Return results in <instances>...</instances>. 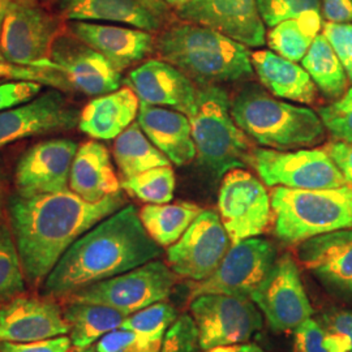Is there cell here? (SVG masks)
<instances>
[{"label":"cell","instance_id":"cell-6","mask_svg":"<svg viewBox=\"0 0 352 352\" xmlns=\"http://www.w3.org/2000/svg\"><path fill=\"white\" fill-rule=\"evenodd\" d=\"M274 232L286 244L352 228V186L330 189L274 187L270 195Z\"/></svg>","mask_w":352,"mask_h":352},{"label":"cell","instance_id":"cell-36","mask_svg":"<svg viewBox=\"0 0 352 352\" xmlns=\"http://www.w3.org/2000/svg\"><path fill=\"white\" fill-rule=\"evenodd\" d=\"M6 81H32L43 87L62 90L64 93L72 91L63 74L54 67L19 65L0 60V82Z\"/></svg>","mask_w":352,"mask_h":352},{"label":"cell","instance_id":"cell-44","mask_svg":"<svg viewBox=\"0 0 352 352\" xmlns=\"http://www.w3.org/2000/svg\"><path fill=\"white\" fill-rule=\"evenodd\" d=\"M71 349L72 342L69 336L25 343L0 340V352H69Z\"/></svg>","mask_w":352,"mask_h":352},{"label":"cell","instance_id":"cell-4","mask_svg":"<svg viewBox=\"0 0 352 352\" xmlns=\"http://www.w3.org/2000/svg\"><path fill=\"white\" fill-rule=\"evenodd\" d=\"M230 107L240 129L263 148L294 151L325 138V126L314 110L280 101L254 84L241 89Z\"/></svg>","mask_w":352,"mask_h":352},{"label":"cell","instance_id":"cell-50","mask_svg":"<svg viewBox=\"0 0 352 352\" xmlns=\"http://www.w3.org/2000/svg\"><path fill=\"white\" fill-rule=\"evenodd\" d=\"M11 1L12 0H0V32H1V26L4 23V19H6V14H7Z\"/></svg>","mask_w":352,"mask_h":352},{"label":"cell","instance_id":"cell-58","mask_svg":"<svg viewBox=\"0 0 352 352\" xmlns=\"http://www.w3.org/2000/svg\"><path fill=\"white\" fill-rule=\"evenodd\" d=\"M69 352H72V351H69ZM74 352H76V351H74Z\"/></svg>","mask_w":352,"mask_h":352},{"label":"cell","instance_id":"cell-48","mask_svg":"<svg viewBox=\"0 0 352 352\" xmlns=\"http://www.w3.org/2000/svg\"><path fill=\"white\" fill-rule=\"evenodd\" d=\"M10 197V175L3 162H0V217L4 215Z\"/></svg>","mask_w":352,"mask_h":352},{"label":"cell","instance_id":"cell-21","mask_svg":"<svg viewBox=\"0 0 352 352\" xmlns=\"http://www.w3.org/2000/svg\"><path fill=\"white\" fill-rule=\"evenodd\" d=\"M65 25L120 72L140 63L155 50L154 33L139 28L88 21H68Z\"/></svg>","mask_w":352,"mask_h":352},{"label":"cell","instance_id":"cell-2","mask_svg":"<svg viewBox=\"0 0 352 352\" xmlns=\"http://www.w3.org/2000/svg\"><path fill=\"white\" fill-rule=\"evenodd\" d=\"M139 210L126 205L104 218L68 248L42 285V295L62 300L89 285L126 273L162 256Z\"/></svg>","mask_w":352,"mask_h":352},{"label":"cell","instance_id":"cell-43","mask_svg":"<svg viewBox=\"0 0 352 352\" xmlns=\"http://www.w3.org/2000/svg\"><path fill=\"white\" fill-rule=\"evenodd\" d=\"M294 331V351L329 352L325 347V329L315 320H305Z\"/></svg>","mask_w":352,"mask_h":352},{"label":"cell","instance_id":"cell-8","mask_svg":"<svg viewBox=\"0 0 352 352\" xmlns=\"http://www.w3.org/2000/svg\"><path fill=\"white\" fill-rule=\"evenodd\" d=\"M251 164L269 187L338 188L349 184L337 164L322 149L252 151Z\"/></svg>","mask_w":352,"mask_h":352},{"label":"cell","instance_id":"cell-11","mask_svg":"<svg viewBox=\"0 0 352 352\" xmlns=\"http://www.w3.org/2000/svg\"><path fill=\"white\" fill-rule=\"evenodd\" d=\"M276 260L277 250L270 240L256 236L232 244L213 274L189 287L188 299L208 294L250 298Z\"/></svg>","mask_w":352,"mask_h":352},{"label":"cell","instance_id":"cell-23","mask_svg":"<svg viewBox=\"0 0 352 352\" xmlns=\"http://www.w3.org/2000/svg\"><path fill=\"white\" fill-rule=\"evenodd\" d=\"M63 21H88L133 26L151 33L164 23L140 0H55L50 7Z\"/></svg>","mask_w":352,"mask_h":352},{"label":"cell","instance_id":"cell-52","mask_svg":"<svg viewBox=\"0 0 352 352\" xmlns=\"http://www.w3.org/2000/svg\"><path fill=\"white\" fill-rule=\"evenodd\" d=\"M239 352H265L257 344H240Z\"/></svg>","mask_w":352,"mask_h":352},{"label":"cell","instance_id":"cell-46","mask_svg":"<svg viewBox=\"0 0 352 352\" xmlns=\"http://www.w3.org/2000/svg\"><path fill=\"white\" fill-rule=\"evenodd\" d=\"M321 16L327 23H352V0H321Z\"/></svg>","mask_w":352,"mask_h":352},{"label":"cell","instance_id":"cell-51","mask_svg":"<svg viewBox=\"0 0 352 352\" xmlns=\"http://www.w3.org/2000/svg\"><path fill=\"white\" fill-rule=\"evenodd\" d=\"M239 346H225V347H214L206 352H239Z\"/></svg>","mask_w":352,"mask_h":352},{"label":"cell","instance_id":"cell-42","mask_svg":"<svg viewBox=\"0 0 352 352\" xmlns=\"http://www.w3.org/2000/svg\"><path fill=\"white\" fill-rule=\"evenodd\" d=\"M43 85L32 81L0 82V111L33 100L42 93Z\"/></svg>","mask_w":352,"mask_h":352},{"label":"cell","instance_id":"cell-56","mask_svg":"<svg viewBox=\"0 0 352 352\" xmlns=\"http://www.w3.org/2000/svg\"><path fill=\"white\" fill-rule=\"evenodd\" d=\"M0 60H4V58H3V55H1V51H0Z\"/></svg>","mask_w":352,"mask_h":352},{"label":"cell","instance_id":"cell-9","mask_svg":"<svg viewBox=\"0 0 352 352\" xmlns=\"http://www.w3.org/2000/svg\"><path fill=\"white\" fill-rule=\"evenodd\" d=\"M201 350L239 346L263 327V315L247 296L208 294L190 302Z\"/></svg>","mask_w":352,"mask_h":352},{"label":"cell","instance_id":"cell-28","mask_svg":"<svg viewBox=\"0 0 352 352\" xmlns=\"http://www.w3.org/2000/svg\"><path fill=\"white\" fill-rule=\"evenodd\" d=\"M64 320L69 325V338L76 352H84L107 333L122 327L126 315L100 304L64 302Z\"/></svg>","mask_w":352,"mask_h":352},{"label":"cell","instance_id":"cell-16","mask_svg":"<svg viewBox=\"0 0 352 352\" xmlns=\"http://www.w3.org/2000/svg\"><path fill=\"white\" fill-rule=\"evenodd\" d=\"M80 111L64 91L50 89L33 100L0 111V149L19 140L67 132L78 126Z\"/></svg>","mask_w":352,"mask_h":352},{"label":"cell","instance_id":"cell-5","mask_svg":"<svg viewBox=\"0 0 352 352\" xmlns=\"http://www.w3.org/2000/svg\"><path fill=\"white\" fill-rule=\"evenodd\" d=\"M230 102L222 87L200 85L188 115L199 164L215 180L251 164L248 140L231 115Z\"/></svg>","mask_w":352,"mask_h":352},{"label":"cell","instance_id":"cell-34","mask_svg":"<svg viewBox=\"0 0 352 352\" xmlns=\"http://www.w3.org/2000/svg\"><path fill=\"white\" fill-rule=\"evenodd\" d=\"M122 189L146 204H167L174 199L175 174L171 166L154 167L122 179Z\"/></svg>","mask_w":352,"mask_h":352},{"label":"cell","instance_id":"cell-13","mask_svg":"<svg viewBox=\"0 0 352 352\" xmlns=\"http://www.w3.org/2000/svg\"><path fill=\"white\" fill-rule=\"evenodd\" d=\"M250 299L276 333L295 330L314 314L302 286L299 267L289 253L278 257Z\"/></svg>","mask_w":352,"mask_h":352},{"label":"cell","instance_id":"cell-30","mask_svg":"<svg viewBox=\"0 0 352 352\" xmlns=\"http://www.w3.org/2000/svg\"><path fill=\"white\" fill-rule=\"evenodd\" d=\"M113 158L122 179L171 164L164 153L148 139L138 122H133L115 139Z\"/></svg>","mask_w":352,"mask_h":352},{"label":"cell","instance_id":"cell-19","mask_svg":"<svg viewBox=\"0 0 352 352\" xmlns=\"http://www.w3.org/2000/svg\"><path fill=\"white\" fill-rule=\"evenodd\" d=\"M68 333L63 308L52 298L23 292L0 305V340L25 343Z\"/></svg>","mask_w":352,"mask_h":352},{"label":"cell","instance_id":"cell-1","mask_svg":"<svg viewBox=\"0 0 352 352\" xmlns=\"http://www.w3.org/2000/svg\"><path fill=\"white\" fill-rule=\"evenodd\" d=\"M123 206L122 192L97 202L85 201L71 189L29 197L10 195L6 212L26 285L39 289L76 240Z\"/></svg>","mask_w":352,"mask_h":352},{"label":"cell","instance_id":"cell-57","mask_svg":"<svg viewBox=\"0 0 352 352\" xmlns=\"http://www.w3.org/2000/svg\"><path fill=\"white\" fill-rule=\"evenodd\" d=\"M84 352H96V351H93V350H90V349H89V350H87V351H84Z\"/></svg>","mask_w":352,"mask_h":352},{"label":"cell","instance_id":"cell-45","mask_svg":"<svg viewBox=\"0 0 352 352\" xmlns=\"http://www.w3.org/2000/svg\"><path fill=\"white\" fill-rule=\"evenodd\" d=\"M337 164L349 184L352 186V142H331L324 149Z\"/></svg>","mask_w":352,"mask_h":352},{"label":"cell","instance_id":"cell-17","mask_svg":"<svg viewBox=\"0 0 352 352\" xmlns=\"http://www.w3.org/2000/svg\"><path fill=\"white\" fill-rule=\"evenodd\" d=\"M77 148L78 144L71 139L46 140L30 146L14 167V193L29 197L69 189Z\"/></svg>","mask_w":352,"mask_h":352},{"label":"cell","instance_id":"cell-47","mask_svg":"<svg viewBox=\"0 0 352 352\" xmlns=\"http://www.w3.org/2000/svg\"><path fill=\"white\" fill-rule=\"evenodd\" d=\"M324 325L327 331L342 334L350 343V352H352V312H330L324 317Z\"/></svg>","mask_w":352,"mask_h":352},{"label":"cell","instance_id":"cell-7","mask_svg":"<svg viewBox=\"0 0 352 352\" xmlns=\"http://www.w3.org/2000/svg\"><path fill=\"white\" fill-rule=\"evenodd\" d=\"M176 278L170 266L157 258L123 274L89 285L65 296L62 302L100 304L129 316L166 300L175 286Z\"/></svg>","mask_w":352,"mask_h":352},{"label":"cell","instance_id":"cell-24","mask_svg":"<svg viewBox=\"0 0 352 352\" xmlns=\"http://www.w3.org/2000/svg\"><path fill=\"white\" fill-rule=\"evenodd\" d=\"M138 123L171 164L186 166L196 158V145L186 113L140 102Z\"/></svg>","mask_w":352,"mask_h":352},{"label":"cell","instance_id":"cell-26","mask_svg":"<svg viewBox=\"0 0 352 352\" xmlns=\"http://www.w3.org/2000/svg\"><path fill=\"white\" fill-rule=\"evenodd\" d=\"M139 110L138 94L129 87L118 89L88 102L77 126L93 140H115L138 119Z\"/></svg>","mask_w":352,"mask_h":352},{"label":"cell","instance_id":"cell-29","mask_svg":"<svg viewBox=\"0 0 352 352\" xmlns=\"http://www.w3.org/2000/svg\"><path fill=\"white\" fill-rule=\"evenodd\" d=\"M202 209L192 202L146 204L140 209L141 223L151 239L161 247H171L182 238Z\"/></svg>","mask_w":352,"mask_h":352},{"label":"cell","instance_id":"cell-49","mask_svg":"<svg viewBox=\"0 0 352 352\" xmlns=\"http://www.w3.org/2000/svg\"><path fill=\"white\" fill-rule=\"evenodd\" d=\"M149 11L154 13L157 17H160L162 21H166L168 16V6L164 0H140Z\"/></svg>","mask_w":352,"mask_h":352},{"label":"cell","instance_id":"cell-37","mask_svg":"<svg viewBox=\"0 0 352 352\" xmlns=\"http://www.w3.org/2000/svg\"><path fill=\"white\" fill-rule=\"evenodd\" d=\"M164 340H155L132 330L116 329L93 346L96 352H160Z\"/></svg>","mask_w":352,"mask_h":352},{"label":"cell","instance_id":"cell-35","mask_svg":"<svg viewBox=\"0 0 352 352\" xmlns=\"http://www.w3.org/2000/svg\"><path fill=\"white\" fill-rule=\"evenodd\" d=\"M177 314L171 304L154 302L139 312L126 316L119 329L132 330L155 340H164L166 331L175 322Z\"/></svg>","mask_w":352,"mask_h":352},{"label":"cell","instance_id":"cell-18","mask_svg":"<svg viewBox=\"0 0 352 352\" xmlns=\"http://www.w3.org/2000/svg\"><path fill=\"white\" fill-rule=\"evenodd\" d=\"M175 10L182 21L213 29L247 47L266 43L256 0H189Z\"/></svg>","mask_w":352,"mask_h":352},{"label":"cell","instance_id":"cell-55","mask_svg":"<svg viewBox=\"0 0 352 352\" xmlns=\"http://www.w3.org/2000/svg\"><path fill=\"white\" fill-rule=\"evenodd\" d=\"M39 1H41V4H42L45 8L50 10V7L54 4V1H55V0H39Z\"/></svg>","mask_w":352,"mask_h":352},{"label":"cell","instance_id":"cell-39","mask_svg":"<svg viewBox=\"0 0 352 352\" xmlns=\"http://www.w3.org/2000/svg\"><path fill=\"white\" fill-rule=\"evenodd\" d=\"M318 116L334 139L352 142V88L338 101L321 107Z\"/></svg>","mask_w":352,"mask_h":352},{"label":"cell","instance_id":"cell-41","mask_svg":"<svg viewBox=\"0 0 352 352\" xmlns=\"http://www.w3.org/2000/svg\"><path fill=\"white\" fill-rule=\"evenodd\" d=\"M322 34L336 51L349 80L352 82V23H324Z\"/></svg>","mask_w":352,"mask_h":352},{"label":"cell","instance_id":"cell-15","mask_svg":"<svg viewBox=\"0 0 352 352\" xmlns=\"http://www.w3.org/2000/svg\"><path fill=\"white\" fill-rule=\"evenodd\" d=\"M51 67L63 74L72 91L100 97L120 89L122 72L98 51L68 30L67 25L51 45Z\"/></svg>","mask_w":352,"mask_h":352},{"label":"cell","instance_id":"cell-20","mask_svg":"<svg viewBox=\"0 0 352 352\" xmlns=\"http://www.w3.org/2000/svg\"><path fill=\"white\" fill-rule=\"evenodd\" d=\"M140 102L174 109L186 113L193 110L197 87L175 65L162 59H151L132 69L126 80Z\"/></svg>","mask_w":352,"mask_h":352},{"label":"cell","instance_id":"cell-53","mask_svg":"<svg viewBox=\"0 0 352 352\" xmlns=\"http://www.w3.org/2000/svg\"><path fill=\"white\" fill-rule=\"evenodd\" d=\"M164 1L167 3V6H168V7H174V8H177V7L183 6V4H186V3L189 1V0H164Z\"/></svg>","mask_w":352,"mask_h":352},{"label":"cell","instance_id":"cell-14","mask_svg":"<svg viewBox=\"0 0 352 352\" xmlns=\"http://www.w3.org/2000/svg\"><path fill=\"white\" fill-rule=\"evenodd\" d=\"M230 247L231 240L219 215L202 210L182 238L167 248V265L177 277L200 282L213 274Z\"/></svg>","mask_w":352,"mask_h":352},{"label":"cell","instance_id":"cell-27","mask_svg":"<svg viewBox=\"0 0 352 352\" xmlns=\"http://www.w3.org/2000/svg\"><path fill=\"white\" fill-rule=\"evenodd\" d=\"M252 65L261 84L274 97L312 103L317 96V87L302 65L272 50L251 54Z\"/></svg>","mask_w":352,"mask_h":352},{"label":"cell","instance_id":"cell-40","mask_svg":"<svg viewBox=\"0 0 352 352\" xmlns=\"http://www.w3.org/2000/svg\"><path fill=\"white\" fill-rule=\"evenodd\" d=\"M199 329L192 316H179L164 334L160 352H200Z\"/></svg>","mask_w":352,"mask_h":352},{"label":"cell","instance_id":"cell-33","mask_svg":"<svg viewBox=\"0 0 352 352\" xmlns=\"http://www.w3.org/2000/svg\"><path fill=\"white\" fill-rule=\"evenodd\" d=\"M26 279L10 221L0 217V305L25 292Z\"/></svg>","mask_w":352,"mask_h":352},{"label":"cell","instance_id":"cell-3","mask_svg":"<svg viewBox=\"0 0 352 352\" xmlns=\"http://www.w3.org/2000/svg\"><path fill=\"white\" fill-rule=\"evenodd\" d=\"M155 51L199 85L239 81L254 71L247 46L186 21L164 28L155 38Z\"/></svg>","mask_w":352,"mask_h":352},{"label":"cell","instance_id":"cell-22","mask_svg":"<svg viewBox=\"0 0 352 352\" xmlns=\"http://www.w3.org/2000/svg\"><path fill=\"white\" fill-rule=\"evenodd\" d=\"M298 258L324 286L352 295V228L302 241Z\"/></svg>","mask_w":352,"mask_h":352},{"label":"cell","instance_id":"cell-31","mask_svg":"<svg viewBox=\"0 0 352 352\" xmlns=\"http://www.w3.org/2000/svg\"><path fill=\"white\" fill-rule=\"evenodd\" d=\"M321 17V12L311 11L273 26L267 34L269 47L292 62H300L320 34Z\"/></svg>","mask_w":352,"mask_h":352},{"label":"cell","instance_id":"cell-32","mask_svg":"<svg viewBox=\"0 0 352 352\" xmlns=\"http://www.w3.org/2000/svg\"><path fill=\"white\" fill-rule=\"evenodd\" d=\"M300 62L316 87L325 96L340 98L344 94L349 77L340 58L322 33L315 38Z\"/></svg>","mask_w":352,"mask_h":352},{"label":"cell","instance_id":"cell-25","mask_svg":"<svg viewBox=\"0 0 352 352\" xmlns=\"http://www.w3.org/2000/svg\"><path fill=\"white\" fill-rule=\"evenodd\" d=\"M69 189L85 201H101L122 192L110 153L98 141L78 145L69 174Z\"/></svg>","mask_w":352,"mask_h":352},{"label":"cell","instance_id":"cell-12","mask_svg":"<svg viewBox=\"0 0 352 352\" xmlns=\"http://www.w3.org/2000/svg\"><path fill=\"white\" fill-rule=\"evenodd\" d=\"M218 210L231 245L264 234L273 221L270 195L264 184L244 168L223 176Z\"/></svg>","mask_w":352,"mask_h":352},{"label":"cell","instance_id":"cell-38","mask_svg":"<svg viewBox=\"0 0 352 352\" xmlns=\"http://www.w3.org/2000/svg\"><path fill=\"white\" fill-rule=\"evenodd\" d=\"M265 26L273 28L302 13L321 12V0H256Z\"/></svg>","mask_w":352,"mask_h":352},{"label":"cell","instance_id":"cell-54","mask_svg":"<svg viewBox=\"0 0 352 352\" xmlns=\"http://www.w3.org/2000/svg\"><path fill=\"white\" fill-rule=\"evenodd\" d=\"M20 4H25V6H42L39 0H12Z\"/></svg>","mask_w":352,"mask_h":352},{"label":"cell","instance_id":"cell-10","mask_svg":"<svg viewBox=\"0 0 352 352\" xmlns=\"http://www.w3.org/2000/svg\"><path fill=\"white\" fill-rule=\"evenodd\" d=\"M43 6L11 1L0 32V51L4 60L19 65L51 67V45L64 24Z\"/></svg>","mask_w":352,"mask_h":352}]
</instances>
